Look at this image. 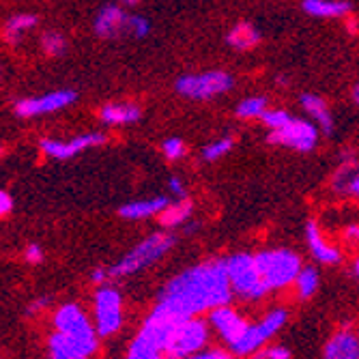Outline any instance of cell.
<instances>
[{"label": "cell", "instance_id": "obj_17", "mask_svg": "<svg viewBox=\"0 0 359 359\" xmlns=\"http://www.w3.org/2000/svg\"><path fill=\"white\" fill-rule=\"evenodd\" d=\"M100 118L108 127L134 125L142 118V108L134 102H112L100 110Z\"/></svg>", "mask_w": 359, "mask_h": 359}, {"label": "cell", "instance_id": "obj_14", "mask_svg": "<svg viewBox=\"0 0 359 359\" xmlns=\"http://www.w3.org/2000/svg\"><path fill=\"white\" fill-rule=\"evenodd\" d=\"M306 243H308L312 258L320 265H338L342 260L340 248L327 239V235L323 233V228L318 226L316 219H310L306 224Z\"/></svg>", "mask_w": 359, "mask_h": 359}, {"label": "cell", "instance_id": "obj_8", "mask_svg": "<svg viewBox=\"0 0 359 359\" xmlns=\"http://www.w3.org/2000/svg\"><path fill=\"white\" fill-rule=\"evenodd\" d=\"M123 295L108 284H100L93 297V323L100 338H110L123 327Z\"/></svg>", "mask_w": 359, "mask_h": 359}, {"label": "cell", "instance_id": "obj_46", "mask_svg": "<svg viewBox=\"0 0 359 359\" xmlns=\"http://www.w3.org/2000/svg\"><path fill=\"white\" fill-rule=\"evenodd\" d=\"M3 153H5V147H3V144H0V155H3Z\"/></svg>", "mask_w": 359, "mask_h": 359}, {"label": "cell", "instance_id": "obj_6", "mask_svg": "<svg viewBox=\"0 0 359 359\" xmlns=\"http://www.w3.org/2000/svg\"><path fill=\"white\" fill-rule=\"evenodd\" d=\"M211 332L213 330L209 325V318L207 320L203 316L183 318L168 338L166 357L168 359H183V357H189L194 353L207 348V344L211 340Z\"/></svg>", "mask_w": 359, "mask_h": 359}, {"label": "cell", "instance_id": "obj_43", "mask_svg": "<svg viewBox=\"0 0 359 359\" xmlns=\"http://www.w3.org/2000/svg\"><path fill=\"white\" fill-rule=\"evenodd\" d=\"M353 102H355V104L359 106V82H357V84L353 86Z\"/></svg>", "mask_w": 359, "mask_h": 359}, {"label": "cell", "instance_id": "obj_33", "mask_svg": "<svg viewBox=\"0 0 359 359\" xmlns=\"http://www.w3.org/2000/svg\"><path fill=\"white\" fill-rule=\"evenodd\" d=\"M243 359H290V351L284 344H273V346H263L260 351H256Z\"/></svg>", "mask_w": 359, "mask_h": 359}, {"label": "cell", "instance_id": "obj_18", "mask_svg": "<svg viewBox=\"0 0 359 359\" xmlns=\"http://www.w3.org/2000/svg\"><path fill=\"white\" fill-rule=\"evenodd\" d=\"M299 102H302V108L306 110V114L310 116V121H314V125L323 134L334 132V114L323 97H318L314 93H306V95H302Z\"/></svg>", "mask_w": 359, "mask_h": 359}, {"label": "cell", "instance_id": "obj_15", "mask_svg": "<svg viewBox=\"0 0 359 359\" xmlns=\"http://www.w3.org/2000/svg\"><path fill=\"white\" fill-rule=\"evenodd\" d=\"M323 359H359V330L340 327L325 344Z\"/></svg>", "mask_w": 359, "mask_h": 359}, {"label": "cell", "instance_id": "obj_22", "mask_svg": "<svg viewBox=\"0 0 359 359\" xmlns=\"http://www.w3.org/2000/svg\"><path fill=\"white\" fill-rule=\"evenodd\" d=\"M304 11L312 18H346L351 3L346 0H304Z\"/></svg>", "mask_w": 359, "mask_h": 359}, {"label": "cell", "instance_id": "obj_12", "mask_svg": "<svg viewBox=\"0 0 359 359\" xmlns=\"http://www.w3.org/2000/svg\"><path fill=\"white\" fill-rule=\"evenodd\" d=\"M209 325L215 332V336L226 344V348H233L245 336L250 320L237 308L226 304L209 312Z\"/></svg>", "mask_w": 359, "mask_h": 359}, {"label": "cell", "instance_id": "obj_36", "mask_svg": "<svg viewBox=\"0 0 359 359\" xmlns=\"http://www.w3.org/2000/svg\"><path fill=\"white\" fill-rule=\"evenodd\" d=\"M342 241L351 248H359V222H353L348 226H344L342 231Z\"/></svg>", "mask_w": 359, "mask_h": 359}, {"label": "cell", "instance_id": "obj_13", "mask_svg": "<svg viewBox=\"0 0 359 359\" xmlns=\"http://www.w3.org/2000/svg\"><path fill=\"white\" fill-rule=\"evenodd\" d=\"M104 142H106V134H102V132H88V134L74 136V138H69V140L43 138V140L39 142V149L43 151L46 157L65 161V159L76 157L78 153H82V151H86V149L100 147V144H104Z\"/></svg>", "mask_w": 359, "mask_h": 359}, {"label": "cell", "instance_id": "obj_40", "mask_svg": "<svg viewBox=\"0 0 359 359\" xmlns=\"http://www.w3.org/2000/svg\"><path fill=\"white\" fill-rule=\"evenodd\" d=\"M11 209H13V201H11V196H9L7 191L0 189V217L7 215V213H11Z\"/></svg>", "mask_w": 359, "mask_h": 359}, {"label": "cell", "instance_id": "obj_39", "mask_svg": "<svg viewBox=\"0 0 359 359\" xmlns=\"http://www.w3.org/2000/svg\"><path fill=\"white\" fill-rule=\"evenodd\" d=\"M168 189L175 198H187V189H185V183L179 179V177H170L168 179Z\"/></svg>", "mask_w": 359, "mask_h": 359}, {"label": "cell", "instance_id": "obj_28", "mask_svg": "<svg viewBox=\"0 0 359 359\" xmlns=\"http://www.w3.org/2000/svg\"><path fill=\"white\" fill-rule=\"evenodd\" d=\"M269 108V102L267 97L263 95H254V97H245V100L239 102L235 114L243 121H254V118H260L265 114V110Z\"/></svg>", "mask_w": 359, "mask_h": 359}, {"label": "cell", "instance_id": "obj_37", "mask_svg": "<svg viewBox=\"0 0 359 359\" xmlns=\"http://www.w3.org/2000/svg\"><path fill=\"white\" fill-rule=\"evenodd\" d=\"M24 260H26V263H30V265H39V263H43V250H41V245H39V243H30V245L24 250Z\"/></svg>", "mask_w": 359, "mask_h": 359}, {"label": "cell", "instance_id": "obj_21", "mask_svg": "<svg viewBox=\"0 0 359 359\" xmlns=\"http://www.w3.org/2000/svg\"><path fill=\"white\" fill-rule=\"evenodd\" d=\"M359 175V164L353 155V151H346L340 159V166L336 168L334 177H332V189L336 194H348L351 183L355 181V177Z\"/></svg>", "mask_w": 359, "mask_h": 359}, {"label": "cell", "instance_id": "obj_16", "mask_svg": "<svg viewBox=\"0 0 359 359\" xmlns=\"http://www.w3.org/2000/svg\"><path fill=\"white\" fill-rule=\"evenodd\" d=\"M127 26V13L123 11V7L118 5H106L102 7V11L95 18V35L102 39H114L125 32Z\"/></svg>", "mask_w": 359, "mask_h": 359}, {"label": "cell", "instance_id": "obj_47", "mask_svg": "<svg viewBox=\"0 0 359 359\" xmlns=\"http://www.w3.org/2000/svg\"><path fill=\"white\" fill-rule=\"evenodd\" d=\"M0 76H3V65H0Z\"/></svg>", "mask_w": 359, "mask_h": 359}, {"label": "cell", "instance_id": "obj_11", "mask_svg": "<svg viewBox=\"0 0 359 359\" xmlns=\"http://www.w3.org/2000/svg\"><path fill=\"white\" fill-rule=\"evenodd\" d=\"M76 100H78V93L74 88H60V90H52L39 97L20 100L15 102L13 110L22 118H32V116H43V114H52V112L69 108L76 104Z\"/></svg>", "mask_w": 359, "mask_h": 359}, {"label": "cell", "instance_id": "obj_4", "mask_svg": "<svg viewBox=\"0 0 359 359\" xmlns=\"http://www.w3.org/2000/svg\"><path fill=\"white\" fill-rule=\"evenodd\" d=\"M54 332H60L62 336H67L74 340L86 355H95L100 348V334L93 323V316L86 314V310L78 304H65L60 306L54 316H52Z\"/></svg>", "mask_w": 359, "mask_h": 359}, {"label": "cell", "instance_id": "obj_31", "mask_svg": "<svg viewBox=\"0 0 359 359\" xmlns=\"http://www.w3.org/2000/svg\"><path fill=\"white\" fill-rule=\"evenodd\" d=\"M151 32V22L142 15H127V26H125V35L144 39Z\"/></svg>", "mask_w": 359, "mask_h": 359}, {"label": "cell", "instance_id": "obj_29", "mask_svg": "<svg viewBox=\"0 0 359 359\" xmlns=\"http://www.w3.org/2000/svg\"><path fill=\"white\" fill-rule=\"evenodd\" d=\"M233 147H235L233 136H222V138H215L213 142L205 144L201 155H203L205 161H217V159H222V157H226L228 153H231Z\"/></svg>", "mask_w": 359, "mask_h": 359}, {"label": "cell", "instance_id": "obj_10", "mask_svg": "<svg viewBox=\"0 0 359 359\" xmlns=\"http://www.w3.org/2000/svg\"><path fill=\"white\" fill-rule=\"evenodd\" d=\"M318 134H320V129L314 125V121L292 116L284 127L276 129V132H269V142L299 151V153H310L318 144Z\"/></svg>", "mask_w": 359, "mask_h": 359}, {"label": "cell", "instance_id": "obj_2", "mask_svg": "<svg viewBox=\"0 0 359 359\" xmlns=\"http://www.w3.org/2000/svg\"><path fill=\"white\" fill-rule=\"evenodd\" d=\"M175 237L170 233H153L149 237H144L136 248L129 250L118 263H114L112 267H108V276L110 280H118V278H129L134 273H140L149 267H153L155 263H159L172 248H175Z\"/></svg>", "mask_w": 359, "mask_h": 359}, {"label": "cell", "instance_id": "obj_27", "mask_svg": "<svg viewBox=\"0 0 359 359\" xmlns=\"http://www.w3.org/2000/svg\"><path fill=\"white\" fill-rule=\"evenodd\" d=\"M318 284H320V278H318V271L314 267H302L299 276L295 278V295L297 299L302 302H308L310 297H314V292L318 290Z\"/></svg>", "mask_w": 359, "mask_h": 359}, {"label": "cell", "instance_id": "obj_26", "mask_svg": "<svg viewBox=\"0 0 359 359\" xmlns=\"http://www.w3.org/2000/svg\"><path fill=\"white\" fill-rule=\"evenodd\" d=\"M37 26V15H30V13H20V15H13L7 20V24L3 26V39L11 46H15L22 37L24 32L35 28Z\"/></svg>", "mask_w": 359, "mask_h": 359}, {"label": "cell", "instance_id": "obj_20", "mask_svg": "<svg viewBox=\"0 0 359 359\" xmlns=\"http://www.w3.org/2000/svg\"><path fill=\"white\" fill-rule=\"evenodd\" d=\"M48 357L50 359H90L74 340L62 336L60 332L50 334L48 338Z\"/></svg>", "mask_w": 359, "mask_h": 359}, {"label": "cell", "instance_id": "obj_41", "mask_svg": "<svg viewBox=\"0 0 359 359\" xmlns=\"http://www.w3.org/2000/svg\"><path fill=\"white\" fill-rule=\"evenodd\" d=\"M90 280H93L95 284H106V282L110 280V276H108V267H97V269H93Z\"/></svg>", "mask_w": 359, "mask_h": 359}, {"label": "cell", "instance_id": "obj_23", "mask_svg": "<svg viewBox=\"0 0 359 359\" xmlns=\"http://www.w3.org/2000/svg\"><path fill=\"white\" fill-rule=\"evenodd\" d=\"M194 205L189 198H175L172 203H168V207L159 213V224L164 228H179L185 226L191 217Z\"/></svg>", "mask_w": 359, "mask_h": 359}, {"label": "cell", "instance_id": "obj_7", "mask_svg": "<svg viewBox=\"0 0 359 359\" xmlns=\"http://www.w3.org/2000/svg\"><path fill=\"white\" fill-rule=\"evenodd\" d=\"M288 323V312L284 308H271L263 318L250 323V327L245 332V336L231 348L235 357H248L256 351H260L263 346H267Z\"/></svg>", "mask_w": 359, "mask_h": 359}, {"label": "cell", "instance_id": "obj_30", "mask_svg": "<svg viewBox=\"0 0 359 359\" xmlns=\"http://www.w3.org/2000/svg\"><path fill=\"white\" fill-rule=\"evenodd\" d=\"M41 50L46 56H60L67 50V39L56 30H48L41 35Z\"/></svg>", "mask_w": 359, "mask_h": 359}, {"label": "cell", "instance_id": "obj_35", "mask_svg": "<svg viewBox=\"0 0 359 359\" xmlns=\"http://www.w3.org/2000/svg\"><path fill=\"white\" fill-rule=\"evenodd\" d=\"M233 351L231 348H224V346H213V348H203L198 353H194L189 357L183 359H233Z\"/></svg>", "mask_w": 359, "mask_h": 359}, {"label": "cell", "instance_id": "obj_45", "mask_svg": "<svg viewBox=\"0 0 359 359\" xmlns=\"http://www.w3.org/2000/svg\"><path fill=\"white\" fill-rule=\"evenodd\" d=\"M121 3H123V5H127V7H134V5H138V3H140V0H121Z\"/></svg>", "mask_w": 359, "mask_h": 359}, {"label": "cell", "instance_id": "obj_32", "mask_svg": "<svg viewBox=\"0 0 359 359\" xmlns=\"http://www.w3.org/2000/svg\"><path fill=\"white\" fill-rule=\"evenodd\" d=\"M290 118L292 116L286 110H282V108H267L265 114L260 116V121H263V125L269 129V132H276V129L284 127Z\"/></svg>", "mask_w": 359, "mask_h": 359}, {"label": "cell", "instance_id": "obj_38", "mask_svg": "<svg viewBox=\"0 0 359 359\" xmlns=\"http://www.w3.org/2000/svg\"><path fill=\"white\" fill-rule=\"evenodd\" d=\"M50 304H52V299L48 295H41L37 299H32L28 304V314H41V312H46L50 308Z\"/></svg>", "mask_w": 359, "mask_h": 359}, {"label": "cell", "instance_id": "obj_44", "mask_svg": "<svg viewBox=\"0 0 359 359\" xmlns=\"http://www.w3.org/2000/svg\"><path fill=\"white\" fill-rule=\"evenodd\" d=\"M353 273H355V276L359 278V254L355 256V263H353Z\"/></svg>", "mask_w": 359, "mask_h": 359}, {"label": "cell", "instance_id": "obj_24", "mask_svg": "<svg viewBox=\"0 0 359 359\" xmlns=\"http://www.w3.org/2000/svg\"><path fill=\"white\" fill-rule=\"evenodd\" d=\"M125 359H168V357H166L164 346H159L153 338L138 332L136 338L132 340V344H129V348H127Z\"/></svg>", "mask_w": 359, "mask_h": 359}, {"label": "cell", "instance_id": "obj_5", "mask_svg": "<svg viewBox=\"0 0 359 359\" xmlns=\"http://www.w3.org/2000/svg\"><path fill=\"white\" fill-rule=\"evenodd\" d=\"M258 269L263 273L269 290H284L290 284H295V278L302 271V258L297 252L276 248V250H263L256 254Z\"/></svg>", "mask_w": 359, "mask_h": 359}, {"label": "cell", "instance_id": "obj_9", "mask_svg": "<svg viewBox=\"0 0 359 359\" xmlns=\"http://www.w3.org/2000/svg\"><path fill=\"white\" fill-rule=\"evenodd\" d=\"M235 86V80L228 72H205V74H187L177 80V93L194 102H207L217 95H224Z\"/></svg>", "mask_w": 359, "mask_h": 359}, {"label": "cell", "instance_id": "obj_42", "mask_svg": "<svg viewBox=\"0 0 359 359\" xmlns=\"http://www.w3.org/2000/svg\"><path fill=\"white\" fill-rule=\"evenodd\" d=\"M351 196H355V198H359V175L355 177V181L351 183V189H348Z\"/></svg>", "mask_w": 359, "mask_h": 359}, {"label": "cell", "instance_id": "obj_19", "mask_svg": "<svg viewBox=\"0 0 359 359\" xmlns=\"http://www.w3.org/2000/svg\"><path fill=\"white\" fill-rule=\"evenodd\" d=\"M168 207V198L166 196H155V198H147V201H134L127 203L118 209V215L123 219H149V217H159V213Z\"/></svg>", "mask_w": 359, "mask_h": 359}, {"label": "cell", "instance_id": "obj_34", "mask_svg": "<svg viewBox=\"0 0 359 359\" xmlns=\"http://www.w3.org/2000/svg\"><path fill=\"white\" fill-rule=\"evenodd\" d=\"M161 151H164V157L168 161H179L187 149L181 138H168V140H164V144H161Z\"/></svg>", "mask_w": 359, "mask_h": 359}, {"label": "cell", "instance_id": "obj_25", "mask_svg": "<svg viewBox=\"0 0 359 359\" xmlns=\"http://www.w3.org/2000/svg\"><path fill=\"white\" fill-rule=\"evenodd\" d=\"M226 41H228V46L235 48V50H252L260 41V32L250 22H239L226 35Z\"/></svg>", "mask_w": 359, "mask_h": 359}, {"label": "cell", "instance_id": "obj_3", "mask_svg": "<svg viewBox=\"0 0 359 359\" xmlns=\"http://www.w3.org/2000/svg\"><path fill=\"white\" fill-rule=\"evenodd\" d=\"M224 260H226V271H228V280H231V288L235 292V297L243 302H260L271 292L263 273L258 269L256 254L239 252Z\"/></svg>", "mask_w": 359, "mask_h": 359}, {"label": "cell", "instance_id": "obj_1", "mask_svg": "<svg viewBox=\"0 0 359 359\" xmlns=\"http://www.w3.org/2000/svg\"><path fill=\"white\" fill-rule=\"evenodd\" d=\"M233 297L226 260H205L166 282L157 295V304L179 316H203L231 304Z\"/></svg>", "mask_w": 359, "mask_h": 359}]
</instances>
